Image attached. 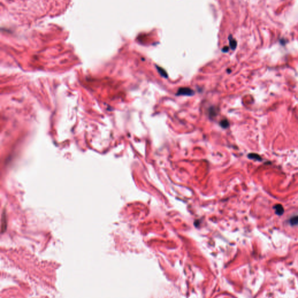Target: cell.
<instances>
[{"label": "cell", "mask_w": 298, "mask_h": 298, "mask_svg": "<svg viewBox=\"0 0 298 298\" xmlns=\"http://www.w3.org/2000/svg\"><path fill=\"white\" fill-rule=\"evenodd\" d=\"M274 208L275 209V210L276 214H277L278 216H282V215L284 214V207L281 205V204H276V205L274 206Z\"/></svg>", "instance_id": "2"}, {"label": "cell", "mask_w": 298, "mask_h": 298, "mask_svg": "<svg viewBox=\"0 0 298 298\" xmlns=\"http://www.w3.org/2000/svg\"><path fill=\"white\" fill-rule=\"evenodd\" d=\"M155 67H156V68H157V71H158V73L160 74L161 76H163V77L165 78H168V74L167 73V72L165 71L163 68L158 66V65H155Z\"/></svg>", "instance_id": "3"}, {"label": "cell", "mask_w": 298, "mask_h": 298, "mask_svg": "<svg viewBox=\"0 0 298 298\" xmlns=\"http://www.w3.org/2000/svg\"><path fill=\"white\" fill-rule=\"evenodd\" d=\"M216 112H217L216 109L213 108V107H212V108H211L210 110H209V114H210V116L212 117L216 116L217 114Z\"/></svg>", "instance_id": "8"}, {"label": "cell", "mask_w": 298, "mask_h": 298, "mask_svg": "<svg viewBox=\"0 0 298 298\" xmlns=\"http://www.w3.org/2000/svg\"><path fill=\"white\" fill-rule=\"evenodd\" d=\"M229 46H230L232 50H235V48H236V47L237 46L236 41L235 40V39L232 38L231 35L229 36Z\"/></svg>", "instance_id": "4"}, {"label": "cell", "mask_w": 298, "mask_h": 298, "mask_svg": "<svg viewBox=\"0 0 298 298\" xmlns=\"http://www.w3.org/2000/svg\"><path fill=\"white\" fill-rule=\"evenodd\" d=\"M194 94V91L188 87H181L176 93L177 96H192Z\"/></svg>", "instance_id": "1"}, {"label": "cell", "mask_w": 298, "mask_h": 298, "mask_svg": "<svg viewBox=\"0 0 298 298\" xmlns=\"http://www.w3.org/2000/svg\"><path fill=\"white\" fill-rule=\"evenodd\" d=\"M289 222L291 225L292 226L298 225V216H295L294 217L291 218L289 221Z\"/></svg>", "instance_id": "6"}, {"label": "cell", "mask_w": 298, "mask_h": 298, "mask_svg": "<svg viewBox=\"0 0 298 298\" xmlns=\"http://www.w3.org/2000/svg\"><path fill=\"white\" fill-rule=\"evenodd\" d=\"M220 125L222 128H226L228 127L229 124V122L228 121V120L224 119V120H222V121H221Z\"/></svg>", "instance_id": "7"}, {"label": "cell", "mask_w": 298, "mask_h": 298, "mask_svg": "<svg viewBox=\"0 0 298 298\" xmlns=\"http://www.w3.org/2000/svg\"><path fill=\"white\" fill-rule=\"evenodd\" d=\"M228 50H229V47H227V46L224 47L222 49V51H223V52H228Z\"/></svg>", "instance_id": "9"}, {"label": "cell", "mask_w": 298, "mask_h": 298, "mask_svg": "<svg viewBox=\"0 0 298 298\" xmlns=\"http://www.w3.org/2000/svg\"><path fill=\"white\" fill-rule=\"evenodd\" d=\"M248 157H249L250 159H252V160H257V161H261L262 158L261 157H260V156L259 155V154H256V153H250L249 154V155H248Z\"/></svg>", "instance_id": "5"}]
</instances>
